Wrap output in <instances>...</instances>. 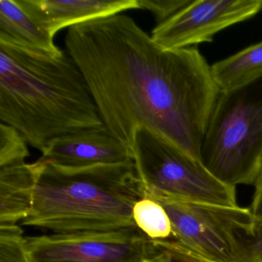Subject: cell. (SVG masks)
I'll use <instances>...</instances> for the list:
<instances>
[{
  "mask_svg": "<svg viewBox=\"0 0 262 262\" xmlns=\"http://www.w3.org/2000/svg\"><path fill=\"white\" fill-rule=\"evenodd\" d=\"M220 92L249 83L262 76V41L211 66Z\"/></svg>",
  "mask_w": 262,
  "mask_h": 262,
  "instance_id": "4fadbf2b",
  "label": "cell"
},
{
  "mask_svg": "<svg viewBox=\"0 0 262 262\" xmlns=\"http://www.w3.org/2000/svg\"><path fill=\"white\" fill-rule=\"evenodd\" d=\"M240 262H262V217L254 215L251 226L242 233Z\"/></svg>",
  "mask_w": 262,
  "mask_h": 262,
  "instance_id": "2e32d148",
  "label": "cell"
},
{
  "mask_svg": "<svg viewBox=\"0 0 262 262\" xmlns=\"http://www.w3.org/2000/svg\"><path fill=\"white\" fill-rule=\"evenodd\" d=\"M32 17L54 37L60 30L140 9L138 0H20Z\"/></svg>",
  "mask_w": 262,
  "mask_h": 262,
  "instance_id": "8fae6325",
  "label": "cell"
},
{
  "mask_svg": "<svg viewBox=\"0 0 262 262\" xmlns=\"http://www.w3.org/2000/svg\"><path fill=\"white\" fill-rule=\"evenodd\" d=\"M0 120L42 151L53 139L105 127L71 56L0 43Z\"/></svg>",
  "mask_w": 262,
  "mask_h": 262,
  "instance_id": "7a4b0ae2",
  "label": "cell"
},
{
  "mask_svg": "<svg viewBox=\"0 0 262 262\" xmlns=\"http://www.w3.org/2000/svg\"><path fill=\"white\" fill-rule=\"evenodd\" d=\"M24 237L19 225H0V262H32L24 245Z\"/></svg>",
  "mask_w": 262,
  "mask_h": 262,
  "instance_id": "9a60e30c",
  "label": "cell"
},
{
  "mask_svg": "<svg viewBox=\"0 0 262 262\" xmlns=\"http://www.w3.org/2000/svg\"><path fill=\"white\" fill-rule=\"evenodd\" d=\"M38 160L67 168L117 165L133 162V152L105 127L56 138L41 151Z\"/></svg>",
  "mask_w": 262,
  "mask_h": 262,
  "instance_id": "9c48e42d",
  "label": "cell"
},
{
  "mask_svg": "<svg viewBox=\"0 0 262 262\" xmlns=\"http://www.w3.org/2000/svg\"><path fill=\"white\" fill-rule=\"evenodd\" d=\"M144 262H145V261H144Z\"/></svg>",
  "mask_w": 262,
  "mask_h": 262,
  "instance_id": "44dd1931",
  "label": "cell"
},
{
  "mask_svg": "<svg viewBox=\"0 0 262 262\" xmlns=\"http://www.w3.org/2000/svg\"><path fill=\"white\" fill-rule=\"evenodd\" d=\"M172 227V237L191 252L213 262H240L241 236L252 223L250 208L159 198Z\"/></svg>",
  "mask_w": 262,
  "mask_h": 262,
  "instance_id": "8992f818",
  "label": "cell"
},
{
  "mask_svg": "<svg viewBox=\"0 0 262 262\" xmlns=\"http://www.w3.org/2000/svg\"><path fill=\"white\" fill-rule=\"evenodd\" d=\"M53 36L24 8L20 0H0V43L48 54L62 50Z\"/></svg>",
  "mask_w": 262,
  "mask_h": 262,
  "instance_id": "7c38bea8",
  "label": "cell"
},
{
  "mask_svg": "<svg viewBox=\"0 0 262 262\" xmlns=\"http://www.w3.org/2000/svg\"><path fill=\"white\" fill-rule=\"evenodd\" d=\"M133 219L139 229L152 240L172 237L171 221L165 208L156 201L144 198L133 207Z\"/></svg>",
  "mask_w": 262,
  "mask_h": 262,
  "instance_id": "5bb4252c",
  "label": "cell"
},
{
  "mask_svg": "<svg viewBox=\"0 0 262 262\" xmlns=\"http://www.w3.org/2000/svg\"><path fill=\"white\" fill-rule=\"evenodd\" d=\"M159 247V246H158ZM161 249V248H160ZM145 262H170L169 258H168V254L163 251V250L161 249V252L159 253L157 255L155 256V257H151V259H148V260H145Z\"/></svg>",
  "mask_w": 262,
  "mask_h": 262,
  "instance_id": "ffe728a7",
  "label": "cell"
},
{
  "mask_svg": "<svg viewBox=\"0 0 262 262\" xmlns=\"http://www.w3.org/2000/svg\"><path fill=\"white\" fill-rule=\"evenodd\" d=\"M156 243L168 254L170 262H213L191 252L172 238L158 240Z\"/></svg>",
  "mask_w": 262,
  "mask_h": 262,
  "instance_id": "ac0fdd59",
  "label": "cell"
},
{
  "mask_svg": "<svg viewBox=\"0 0 262 262\" xmlns=\"http://www.w3.org/2000/svg\"><path fill=\"white\" fill-rule=\"evenodd\" d=\"M34 163L33 202L22 225L55 233L138 228L133 207L145 194L134 162L84 168Z\"/></svg>",
  "mask_w": 262,
  "mask_h": 262,
  "instance_id": "3957f363",
  "label": "cell"
},
{
  "mask_svg": "<svg viewBox=\"0 0 262 262\" xmlns=\"http://www.w3.org/2000/svg\"><path fill=\"white\" fill-rule=\"evenodd\" d=\"M202 162L230 185H254L262 165V76L220 92L207 128Z\"/></svg>",
  "mask_w": 262,
  "mask_h": 262,
  "instance_id": "277c9868",
  "label": "cell"
},
{
  "mask_svg": "<svg viewBox=\"0 0 262 262\" xmlns=\"http://www.w3.org/2000/svg\"><path fill=\"white\" fill-rule=\"evenodd\" d=\"M192 0H138L139 7L154 14L158 24L172 17Z\"/></svg>",
  "mask_w": 262,
  "mask_h": 262,
  "instance_id": "e0dca14e",
  "label": "cell"
},
{
  "mask_svg": "<svg viewBox=\"0 0 262 262\" xmlns=\"http://www.w3.org/2000/svg\"><path fill=\"white\" fill-rule=\"evenodd\" d=\"M65 45L115 138L132 151L145 127L202 162L220 90L197 48L162 47L122 14L70 27Z\"/></svg>",
  "mask_w": 262,
  "mask_h": 262,
  "instance_id": "6da1fadb",
  "label": "cell"
},
{
  "mask_svg": "<svg viewBox=\"0 0 262 262\" xmlns=\"http://www.w3.org/2000/svg\"><path fill=\"white\" fill-rule=\"evenodd\" d=\"M32 262H144L161 252L139 228L24 237Z\"/></svg>",
  "mask_w": 262,
  "mask_h": 262,
  "instance_id": "52a82bcc",
  "label": "cell"
},
{
  "mask_svg": "<svg viewBox=\"0 0 262 262\" xmlns=\"http://www.w3.org/2000/svg\"><path fill=\"white\" fill-rule=\"evenodd\" d=\"M262 12V0H195L153 29L151 36L168 49L211 42L214 35Z\"/></svg>",
  "mask_w": 262,
  "mask_h": 262,
  "instance_id": "ba28073f",
  "label": "cell"
},
{
  "mask_svg": "<svg viewBox=\"0 0 262 262\" xmlns=\"http://www.w3.org/2000/svg\"><path fill=\"white\" fill-rule=\"evenodd\" d=\"M254 187V191L250 210L256 217H262V165Z\"/></svg>",
  "mask_w": 262,
  "mask_h": 262,
  "instance_id": "d6986e66",
  "label": "cell"
},
{
  "mask_svg": "<svg viewBox=\"0 0 262 262\" xmlns=\"http://www.w3.org/2000/svg\"><path fill=\"white\" fill-rule=\"evenodd\" d=\"M132 152L145 198L237 206L236 187L221 182L202 161L159 133L139 127Z\"/></svg>",
  "mask_w": 262,
  "mask_h": 262,
  "instance_id": "5b68a950",
  "label": "cell"
},
{
  "mask_svg": "<svg viewBox=\"0 0 262 262\" xmlns=\"http://www.w3.org/2000/svg\"><path fill=\"white\" fill-rule=\"evenodd\" d=\"M27 145H11L0 149V225H16L31 209L36 165L28 164Z\"/></svg>",
  "mask_w": 262,
  "mask_h": 262,
  "instance_id": "30bf717a",
  "label": "cell"
}]
</instances>
